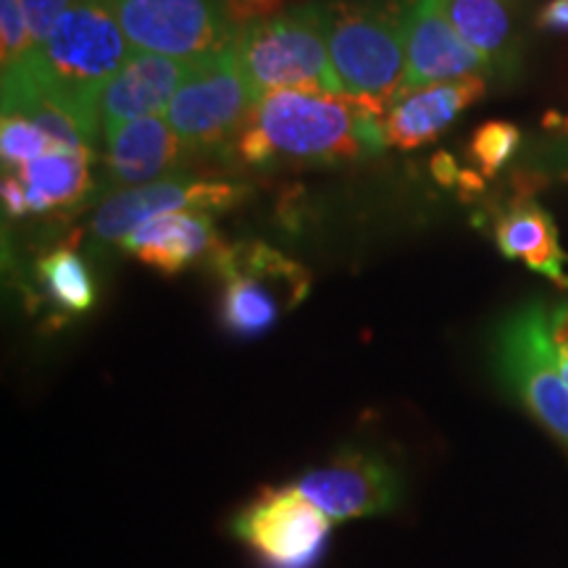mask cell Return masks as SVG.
Instances as JSON below:
<instances>
[{"mask_svg":"<svg viewBox=\"0 0 568 568\" xmlns=\"http://www.w3.org/2000/svg\"><path fill=\"white\" fill-rule=\"evenodd\" d=\"M34 55H38V42L32 38L21 3L19 0H0V63H3V77L30 69Z\"/></svg>","mask_w":568,"mask_h":568,"instance_id":"obj_22","label":"cell"},{"mask_svg":"<svg viewBox=\"0 0 568 568\" xmlns=\"http://www.w3.org/2000/svg\"><path fill=\"white\" fill-rule=\"evenodd\" d=\"M548 339L552 358L568 382V303H558L548 311Z\"/></svg>","mask_w":568,"mask_h":568,"instance_id":"obj_26","label":"cell"},{"mask_svg":"<svg viewBox=\"0 0 568 568\" xmlns=\"http://www.w3.org/2000/svg\"><path fill=\"white\" fill-rule=\"evenodd\" d=\"M495 245L506 258L521 261L529 272L548 276L568 290V255L560 247L556 219L535 197L518 195L495 216Z\"/></svg>","mask_w":568,"mask_h":568,"instance_id":"obj_17","label":"cell"},{"mask_svg":"<svg viewBox=\"0 0 568 568\" xmlns=\"http://www.w3.org/2000/svg\"><path fill=\"white\" fill-rule=\"evenodd\" d=\"M493 67L474 51L447 19L443 0H410L406 11V82L403 92L487 77Z\"/></svg>","mask_w":568,"mask_h":568,"instance_id":"obj_12","label":"cell"},{"mask_svg":"<svg viewBox=\"0 0 568 568\" xmlns=\"http://www.w3.org/2000/svg\"><path fill=\"white\" fill-rule=\"evenodd\" d=\"M410 0H316L332 69L347 98L387 116L406 82Z\"/></svg>","mask_w":568,"mask_h":568,"instance_id":"obj_3","label":"cell"},{"mask_svg":"<svg viewBox=\"0 0 568 568\" xmlns=\"http://www.w3.org/2000/svg\"><path fill=\"white\" fill-rule=\"evenodd\" d=\"M234 148L247 166L372 159L387 148L385 116L347 95L276 90L253 103Z\"/></svg>","mask_w":568,"mask_h":568,"instance_id":"obj_1","label":"cell"},{"mask_svg":"<svg viewBox=\"0 0 568 568\" xmlns=\"http://www.w3.org/2000/svg\"><path fill=\"white\" fill-rule=\"evenodd\" d=\"M222 280L219 322L226 335L258 339L308 297L311 274L272 245H222L209 261Z\"/></svg>","mask_w":568,"mask_h":568,"instance_id":"obj_5","label":"cell"},{"mask_svg":"<svg viewBox=\"0 0 568 568\" xmlns=\"http://www.w3.org/2000/svg\"><path fill=\"white\" fill-rule=\"evenodd\" d=\"M55 148L38 124L21 113H3L0 122V159L3 169H21Z\"/></svg>","mask_w":568,"mask_h":568,"instance_id":"obj_23","label":"cell"},{"mask_svg":"<svg viewBox=\"0 0 568 568\" xmlns=\"http://www.w3.org/2000/svg\"><path fill=\"white\" fill-rule=\"evenodd\" d=\"M253 101L276 90L345 95L332 69L316 3L295 6L243 27L232 42Z\"/></svg>","mask_w":568,"mask_h":568,"instance_id":"obj_4","label":"cell"},{"mask_svg":"<svg viewBox=\"0 0 568 568\" xmlns=\"http://www.w3.org/2000/svg\"><path fill=\"white\" fill-rule=\"evenodd\" d=\"M0 190H3V211H6V216H11V219L30 216L27 190H24V184H21L17 172H9V169H3V184H0Z\"/></svg>","mask_w":568,"mask_h":568,"instance_id":"obj_27","label":"cell"},{"mask_svg":"<svg viewBox=\"0 0 568 568\" xmlns=\"http://www.w3.org/2000/svg\"><path fill=\"white\" fill-rule=\"evenodd\" d=\"M134 53L205 61L224 53L237 27L224 0H105Z\"/></svg>","mask_w":568,"mask_h":568,"instance_id":"obj_8","label":"cell"},{"mask_svg":"<svg viewBox=\"0 0 568 568\" xmlns=\"http://www.w3.org/2000/svg\"><path fill=\"white\" fill-rule=\"evenodd\" d=\"M548 305L531 301L495 326L493 358L500 382L568 456V382L552 358Z\"/></svg>","mask_w":568,"mask_h":568,"instance_id":"obj_6","label":"cell"},{"mask_svg":"<svg viewBox=\"0 0 568 568\" xmlns=\"http://www.w3.org/2000/svg\"><path fill=\"white\" fill-rule=\"evenodd\" d=\"M95 151H69V148H51L45 155L34 159L19 174L27 190L30 213H51L59 209H74L92 193V163Z\"/></svg>","mask_w":568,"mask_h":568,"instance_id":"obj_18","label":"cell"},{"mask_svg":"<svg viewBox=\"0 0 568 568\" xmlns=\"http://www.w3.org/2000/svg\"><path fill=\"white\" fill-rule=\"evenodd\" d=\"M518 142H521L518 126L503 122V119H495V122H485L477 126V132L468 140L466 155L481 180H495L506 169V163L516 155Z\"/></svg>","mask_w":568,"mask_h":568,"instance_id":"obj_21","label":"cell"},{"mask_svg":"<svg viewBox=\"0 0 568 568\" xmlns=\"http://www.w3.org/2000/svg\"><path fill=\"white\" fill-rule=\"evenodd\" d=\"M222 245L211 213L180 211L163 213L140 224L138 230L126 234L119 251L163 276H176L205 258L211 261Z\"/></svg>","mask_w":568,"mask_h":568,"instance_id":"obj_16","label":"cell"},{"mask_svg":"<svg viewBox=\"0 0 568 568\" xmlns=\"http://www.w3.org/2000/svg\"><path fill=\"white\" fill-rule=\"evenodd\" d=\"M105 182L116 190L142 187L176 174L190 148L163 116H148L103 134Z\"/></svg>","mask_w":568,"mask_h":568,"instance_id":"obj_14","label":"cell"},{"mask_svg":"<svg viewBox=\"0 0 568 568\" xmlns=\"http://www.w3.org/2000/svg\"><path fill=\"white\" fill-rule=\"evenodd\" d=\"M537 30L568 38V0H550L537 13Z\"/></svg>","mask_w":568,"mask_h":568,"instance_id":"obj_28","label":"cell"},{"mask_svg":"<svg viewBox=\"0 0 568 568\" xmlns=\"http://www.w3.org/2000/svg\"><path fill=\"white\" fill-rule=\"evenodd\" d=\"M284 3H287V0H224V9L234 21V27L243 30V27L253 24V21L282 13Z\"/></svg>","mask_w":568,"mask_h":568,"instance_id":"obj_25","label":"cell"},{"mask_svg":"<svg viewBox=\"0 0 568 568\" xmlns=\"http://www.w3.org/2000/svg\"><path fill=\"white\" fill-rule=\"evenodd\" d=\"M19 3L21 9H24L27 24H30L34 42L42 45L53 27L59 24V19L77 3V0H19Z\"/></svg>","mask_w":568,"mask_h":568,"instance_id":"obj_24","label":"cell"},{"mask_svg":"<svg viewBox=\"0 0 568 568\" xmlns=\"http://www.w3.org/2000/svg\"><path fill=\"white\" fill-rule=\"evenodd\" d=\"M253 103L251 88L230 45L224 53L195 63L163 119L190 153H211L237 140Z\"/></svg>","mask_w":568,"mask_h":568,"instance_id":"obj_9","label":"cell"},{"mask_svg":"<svg viewBox=\"0 0 568 568\" xmlns=\"http://www.w3.org/2000/svg\"><path fill=\"white\" fill-rule=\"evenodd\" d=\"M443 6L460 38L485 55L493 74H514L518 61L516 0H443Z\"/></svg>","mask_w":568,"mask_h":568,"instance_id":"obj_19","label":"cell"},{"mask_svg":"<svg viewBox=\"0 0 568 568\" xmlns=\"http://www.w3.org/2000/svg\"><path fill=\"white\" fill-rule=\"evenodd\" d=\"M245 197V184L195 174H172L142 187L116 190L98 205L92 216V247H122L126 234L163 213L230 211Z\"/></svg>","mask_w":568,"mask_h":568,"instance_id":"obj_11","label":"cell"},{"mask_svg":"<svg viewBox=\"0 0 568 568\" xmlns=\"http://www.w3.org/2000/svg\"><path fill=\"white\" fill-rule=\"evenodd\" d=\"M197 61L134 53L98 98L101 134L148 116H163Z\"/></svg>","mask_w":568,"mask_h":568,"instance_id":"obj_13","label":"cell"},{"mask_svg":"<svg viewBox=\"0 0 568 568\" xmlns=\"http://www.w3.org/2000/svg\"><path fill=\"white\" fill-rule=\"evenodd\" d=\"M134 55L130 40L105 0H77L34 55V77L48 95L74 113L101 142L98 98Z\"/></svg>","mask_w":568,"mask_h":568,"instance_id":"obj_2","label":"cell"},{"mask_svg":"<svg viewBox=\"0 0 568 568\" xmlns=\"http://www.w3.org/2000/svg\"><path fill=\"white\" fill-rule=\"evenodd\" d=\"M332 524L295 485H280L247 500L230 531L261 568H318L329 552Z\"/></svg>","mask_w":568,"mask_h":568,"instance_id":"obj_7","label":"cell"},{"mask_svg":"<svg viewBox=\"0 0 568 568\" xmlns=\"http://www.w3.org/2000/svg\"><path fill=\"white\" fill-rule=\"evenodd\" d=\"M293 485L335 524L393 514L406 493L395 460L364 445L339 447L326 464L301 474Z\"/></svg>","mask_w":568,"mask_h":568,"instance_id":"obj_10","label":"cell"},{"mask_svg":"<svg viewBox=\"0 0 568 568\" xmlns=\"http://www.w3.org/2000/svg\"><path fill=\"white\" fill-rule=\"evenodd\" d=\"M432 174H435V180L439 184H458L460 169L456 159H450L447 153H437L435 159H432Z\"/></svg>","mask_w":568,"mask_h":568,"instance_id":"obj_29","label":"cell"},{"mask_svg":"<svg viewBox=\"0 0 568 568\" xmlns=\"http://www.w3.org/2000/svg\"><path fill=\"white\" fill-rule=\"evenodd\" d=\"M487 92L485 77H466L397 95L385 116L387 148L416 151L429 145Z\"/></svg>","mask_w":568,"mask_h":568,"instance_id":"obj_15","label":"cell"},{"mask_svg":"<svg viewBox=\"0 0 568 568\" xmlns=\"http://www.w3.org/2000/svg\"><path fill=\"white\" fill-rule=\"evenodd\" d=\"M38 280L55 314L80 316L98 303V287L90 266L77 247L59 245L38 261Z\"/></svg>","mask_w":568,"mask_h":568,"instance_id":"obj_20","label":"cell"}]
</instances>
